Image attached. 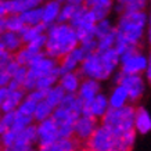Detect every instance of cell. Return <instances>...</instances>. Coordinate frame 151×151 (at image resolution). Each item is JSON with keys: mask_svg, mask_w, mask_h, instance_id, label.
<instances>
[{"mask_svg": "<svg viewBox=\"0 0 151 151\" xmlns=\"http://www.w3.org/2000/svg\"><path fill=\"white\" fill-rule=\"evenodd\" d=\"M116 42L114 49L119 55L130 47H140L147 31V11H124L115 24Z\"/></svg>", "mask_w": 151, "mask_h": 151, "instance_id": "obj_1", "label": "cell"}, {"mask_svg": "<svg viewBox=\"0 0 151 151\" xmlns=\"http://www.w3.org/2000/svg\"><path fill=\"white\" fill-rule=\"evenodd\" d=\"M79 45L78 35L68 22H55L46 29L45 54L54 60H60Z\"/></svg>", "mask_w": 151, "mask_h": 151, "instance_id": "obj_2", "label": "cell"}, {"mask_svg": "<svg viewBox=\"0 0 151 151\" xmlns=\"http://www.w3.org/2000/svg\"><path fill=\"white\" fill-rule=\"evenodd\" d=\"M136 107L129 103L122 108H108L101 118V125H104L114 133L115 136L133 130V118Z\"/></svg>", "mask_w": 151, "mask_h": 151, "instance_id": "obj_3", "label": "cell"}, {"mask_svg": "<svg viewBox=\"0 0 151 151\" xmlns=\"http://www.w3.org/2000/svg\"><path fill=\"white\" fill-rule=\"evenodd\" d=\"M69 25L75 29V32L78 35L79 42L87 40V39H93L94 37V24L96 18L93 15L92 10L86 7V6H76L75 13H73L72 18L69 19Z\"/></svg>", "mask_w": 151, "mask_h": 151, "instance_id": "obj_4", "label": "cell"}, {"mask_svg": "<svg viewBox=\"0 0 151 151\" xmlns=\"http://www.w3.org/2000/svg\"><path fill=\"white\" fill-rule=\"evenodd\" d=\"M119 57V71L125 75H143L148 65V57L140 47H130Z\"/></svg>", "mask_w": 151, "mask_h": 151, "instance_id": "obj_5", "label": "cell"}, {"mask_svg": "<svg viewBox=\"0 0 151 151\" xmlns=\"http://www.w3.org/2000/svg\"><path fill=\"white\" fill-rule=\"evenodd\" d=\"M78 72L81 73L82 78H90L94 81H99V82L111 78V75L107 72V69L104 68V65L101 63L100 54L97 51L85 57V60L79 65Z\"/></svg>", "mask_w": 151, "mask_h": 151, "instance_id": "obj_6", "label": "cell"}, {"mask_svg": "<svg viewBox=\"0 0 151 151\" xmlns=\"http://www.w3.org/2000/svg\"><path fill=\"white\" fill-rule=\"evenodd\" d=\"M51 118L54 119V122L57 124L60 139L73 137V124H75V119L78 118V115L58 105L53 110Z\"/></svg>", "mask_w": 151, "mask_h": 151, "instance_id": "obj_7", "label": "cell"}, {"mask_svg": "<svg viewBox=\"0 0 151 151\" xmlns=\"http://www.w3.org/2000/svg\"><path fill=\"white\" fill-rule=\"evenodd\" d=\"M115 134L111 132L110 129L104 126V125H99L96 130L93 132V134L87 139V142L85 143L86 147L92 148L94 151H110L114 143Z\"/></svg>", "mask_w": 151, "mask_h": 151, "instance_id": "obj_8", "label": "cell"}, {"mask_svg": "<svg viewBox=\"0 0 151 151\" xmlns=\"http://www.w3.org/2000/svg\"><path fill=\"white\" fill-rule=\"evenodd\" d=\"M121 85L126 89L129 96V103H136L146 93V79L143 75H125L121 79Z\"/></svg>", "mask_w": 151, "mask_h": 151, "instance_id": "obj_9", "label": "cell"}, {"mask_svg": "<svg viewBox=\"0 0 151 151\" xmlns=\"http://www.w3.org/2000/svg\"><path fill=\"white\" fill-rule=\"evenodd\" d=\"M97 126H99V119H94L85 114L78 115L73 124V137L79 143H86Z\"/></svg>", "mask_w": 151, "mask_h": 151, "instance_id": "obj_10", "label": "cell"}, {"mask_svg": "<svg viewBox=\"0 0 151 151\" xmlns=\"http://www.w3.org/2000/svg\"><path fill=\"white\" fill-rule=\"evenodd\" d=\"M36 137L37 146H45V144H50V143L58 140V128H57V124L54 122V119L47 118L43 119L40 122H36Z\"/></svg>", "mask_w": 151, "mask_h": 151, "instance_id": "obj_11", "label": "cell"}, {"mask_svg": "<svg viewBox=\"0 0 151 151\" xmlns=\"http://www.w3.org/2000/svg\"><path fill=\"white\" fill-rule=\"evenodd\" d=\"M110 105H108V99L104 93H99L94 99H92L87 103H83V110L82 114L89 115L94 119H101L104 114L108 111Z\"/></svg>", "mask_w": 151, "mask_h": 151, "instance_id": "obj_12", "label": "cell"}, {"mask_svg": "<svg viewBox=\"0 0 151 151\" xmlns=\"http://www.w3.org/2000/svg\"><path fill=\"white\" fill-rule=\"evenodd\" d=\"M85 53L83 50L79 47V45L73 50H71L69 53L61 57L58 60V68H60V72L64 73V72H72V71H78L79 65L85 60Z\"/></svg>", "mask_w": 151, "mask_h": 151, "instance_id": "obj_13", "label": "cell"}, {"mask_svg": "<svg viewBox=\"0 0 151 151\" xmlns=\"http://www.w3.org/2000/svg\"><path fill=\"white\" fill-rule=\"evenodd\" d=\"M61 4H63L61 0H45L40 4L42 22L45 25H47V27L57 22Z\"/></svg>", "mask_w": 151, "mask_h": 151, "instance_id": "obj_14", "label": "cell"}, {"mask_svg": "<svg viewBox=\"0 0 151 151\" xmlns=\"http://www.w3.org/2000/svg\"><path fill=\"white\" fill-rule=\"evenodd\" d=\"M100 92H101V86L99 81H94V79L90 78H82V82L79 85L76 96L81 99L82 103H87L92 99H94Z\"/></svg>", "mask_w": 151, "mask_h": 151, "instance_id": "obj_15", "label": "cell"}, {"mask_svg": "<svg viewBox=\"0 0 151 151\" xmlns=\"http://www.w3.org/2000/svg\"><path fill=\"white\" fill-rule=\"evenodd\" d=\"M82 82V76L78 71H72V72H64L60 75L58 78V85L64 93H68V94H76L79 89V85Z\"/></svg>", "mask_w": 151, "mask_h": 151, "instance_id": "obj_16", "label": "cell"}, {"mask_svg": "<svg viewBox=\"0 0 151 151\" xmlns=\"http://www.w3.org/2000/svg\"><path fill=\"white\" fill-rule=\"evenodd\" d=\"M133 130L139 133V134H146V133H148L151 130V115L143 107H139L134 111Z\"/></svg>", "mask_w": 151, "mask_h": 151, "instance_id": "obj_17", "label": "cell"}, {"mask_svg": "<svg viewBox=\"0 0 151 151\" xmlns=\"http://www.w3.org/2000/svg\"><path fill=\"white\" fill-rule=\"evenodd\" d=\"M27 92L22 87L19 89H14V90H9L7 96L3 100L1 105H0V112H10V111H15L18 108V105L21 104V101L24 100Z\"/></svg>", "mask_w": 151, "mask_h": 151, "instance_id": "obj_18", "label": "cell"}, {"mask_svg": "<svg viewBox=\"0 0 151 151\" xmlns=\"http://www.w3.org/2000/svg\"><path fill=\"white\" fill-rule=\"evenodd\" d=\"M15 143L14 146L18 147H33L37 142L36 137V125L32 124L21 130H15Z\"/></svg>", "mask_w": 151, "mask_h": 151, "instance_id": "obj_19", "label": "cell"}, {"mask_svg": "<svg viewBox=\"0 0 151 151\" xmlns=\"http://www.w3.org/2000/svg\"><path fill=\"white\" fill-rule=\"evenodd\" d=\"M79 147V142L75 137L58 139L50 144L37 146L36 151H75Z\"/></svg>", "mask_w": 151, "mask_h": 151, "instance_id": "obj_20", "label": "cell"}, {"mask_svg": "<svg viewBox=\"0 0 151 151\" xmlns=\"http://www.w3.org/2000/svg\"><path fill=\"white\" fill-rule=\"evenodd\" d=\"M107 99H108L110 108H122V107L129 104L128 92L121 83H118V85H115L112 87L110 96H107Z\"/></svg>", "mask_w": 151, "mask_h": 151, "instance_id": "obj_21", "label": "cell"}, {"mask_svg": "<svg viewBox=\"0 0 151 151\" xmlns=\"http://www.w3.org/2000/svg\"><path fill=\"white\" fill-rule=\"evenodd\" d=\"M136 134L137 133L134 130H129L126 133L115 136L110 151H132L134 142H136Z\"/></svg>", "mask_w": 151, "mask_h": 151, "instance_id": "obj_22", "label": "cell"}, {"mask_svg": "<svg viewBox=\"0 0 151 151\" xmlns=\"http://www.w3.org/2000/svg\"><path fill=\"white\" fill-rule=\"evenodd\" d=\"M0 45L3 46V49L6 51H9L11 54H14L15 51H18L24 46V43L18 33L10 32V31H4L3 33H0Z\"/></svg>", "mask_w": 151, "mask_h": 151, "instance_id": "obj_23", "label": "cell"}, {"mask_svg": "<svg viewBox=\"0 0 151 151\" xmlns=\"http://www.w3.org/2000/svg\"><path fill=\"white\" fill-rule=\"evenodd\" d=\"M100 54V58H101V63L104 65V68L107 69V72L112 75V73L119 68V54L116 53L114 47L110 49V50H105V51H97Z\"/></svg>", "mask_w": 151, "mask_h": 151, "instance_id": "obj_24", "label": "cell"}, {"mask_svg": "<svg viewBox=\"0 0 151 151\" xmlns=\"http://www.w3.org/2000/svg\"><path fill=\"white\" fill-rule=\"evenodd\" d=\"M112 7H114V0H97L90 7V10H92L96 21H100L104 18H110V14L112 13Z\"/></svg>", "mask_w": 151, "mask_h": 151, "instance_id": "obj_25", "label": "cell"}, {"mask_svg": "<svg viewBox=\"0 0 151 151\" xmlns=\"http://www.w3.org/2000/svg\"><path fill=\"white\" fill-rule=\"evenodd\" d=\"M46 29H47V25H45L43 22L37 24V25H33V27L25 25L18 32V35H19V37H21V40H22L24 45H27V43H29L31 40H33L35 37H37L39 35L46 33Z\"/></svg>", "mask_w": 151, "mask_h": 151, "instance_id": "obj_26", "label": "cell"}, {"mask_svg": "<svg viewBox=\"0 0 151 151\" xmlns=\"http://www.w3.org/2000/svg\"><path fill=\"white\" fill-rule=\"evenodd\" d=\"M45 0H10V14H21L25 10L39 7Z\"/></svg>", "mask_w": 151, "mask_h": 151, "instance_id": "obj_27", "label": "cell"}, {"mask_svg": "<svg viewBox=\"0 0 151 151\" xmlns=\"http://www.w3.org/2000/svg\"><path fill=\"white\" fill-rule=\"evenodd\" d=\"M61 107H64L67 110H69L71 112L76 115H81L82 114V110H83V103L81 101L76 94H68V93H65V96L63 97V100L60 103Z\"/></svg>", "mask_w": 151, "mask_h": 151, "instance_id": "obj_28", "label": "cell"}, {"mask_svg": "<svg viewBox=\"0 0 151 151\" xmlns=\"http://www.w3.org/2000/svg\"><path fill=\"white\" fill-rule=\"evenodd\" d=\"M19 18L22 19L24 25H28V27H33V25H37V24L42 22V11H40V6L39 7H33V9L25 10L21 14H18Z\"/></svg>", "mask_w": 151, "mask_h": 151, "instance_id": "obj_29", "label": "cell"}, {"mask_svg": "<svg viewBox=\"0 0 151 151\" xmlns=\"http://www.w3.org/2000/svg\"><path fill=\"white\" fill-rule=\"evenodd\" d=\"M61 72L55 71V72H51L49 75H43V76H39L36 79V85H35V89H40V90H49L50 87L55 86L57 82H58V78Z\"/></svg>", "mask_w": 151, "mask_h": 151, "instance_id": "obj_30", "label": "cell"}, {"mask_svg": "<svg viewBox=\"0 0 151 151\" xmlns=\"http://www.w3.org/2000/svg\"><path fill=\"white\" fill-rule=\"evenodd\" d=\"M53 107L50 104H47L45 100L36 103V107H35V111H33V122H40L43 119L50 118L51 114H53Z\"/></svg>", "mask_w": 151, "mask_h": 151, "instance_id": "obj_31", "label": "cell"}, {"mask_svg": "<svg viewBox=\"0 0 151 151\" xmlns=\"http://www.w3.org/2000/svg\"><path fill=\"white\" fill-rule=\"evenodd\" d=\"M65 96L64 90L58 86V85H55V86L50 87L49 90H46V96H45V101H46L47 104H50L53 108L55 107H58L61 100H63V97Z\"/></svg>", "mask_w": 151, "mask_h": 151, "instance_id": "obj_32", "label": "cell"}, {"mask_svg": "<svg viewBox=\"0 0 151 151\" xmlns=\"http://www.w3.org/2000/svg\"><path fill=\"white\" fill-rule=\"evenodd\" d=\"M40 53H42V51H40ZM36 54H37V53H33V51H31L27 46H22L18 51H15V53H14L13 57H14V60H15V61H17L19 65L28 67V65L32 63L33 57H35Z\"/></svg>", "mask_w": 151, "mask_h": 151, "instance_id": "obj_33", "label": "cell"}, {"mask_svg": "<svg viewBox=\"0 0 151 151\" xmlns=\"http://www.w3.org/2000/svg\"><path fill=\"white\" fill-rule=\"evenodd\" d=\"M114 28H115V25L110 18H104V19H100V21H96V24H94V29H93L94 37L99 39V37L105 36V35L110 33Z\"/></svg>", "mask_w": 151, "mask_h": 151, "instance_id": "obj_34", "label": "cell"}, {"mask_svg": "<svg viewBox=\"0 0 151 151\" xmlns=\"http://www.w3.org/2000/svg\"><path fill=\"white\" fill-rule=\"evenodd\" d=\"M115 42H116V31L115 28L111 31L110 33H107L105 36L99 37L97 39V49L96 51H105V50H110L115 46Z\"/></svg>", "mask_w": 151, "mask_h": 151, "instance_id": "obj_35", "label": "cell"}, {"mask_svg": "<svg viewBox=\"0 0 151 151\" xmlns=\"http://www.w3.org/2000/svg\"><path fill=\"white\" fill-rule=\"evenodd\" d=\"M4 27H6V31L18 33L25 25H24L22 19L19 18L18 14H9V15L4 17Z\"/></svg>", "mask_w": 151, "mask_h": 151, "instance_id": "obj_36", "label": "cell"}, {"mask_svg": "<svg viewBox=\"0 0 151 151\" xmlns=\"http://www.w3.org/2000/svg\"><path fill=\"white\" fill-rule=\"evenodd\" d=\"M75 9H76V6L71 4V3H63L57 22H69V19L72 18L73 13H75Z\"/></svg>", "mask_w": 151, "mask_h": 151, "instance_id": "obj_37", "label": "cell"}, {"mask_svg": "<svg viewBox=\"0 0 151 151\" xmlns=\"http://www.w3.org/2000/svg\"><path fill=\"white\" fill-rule=\"evenodd\" d=\"M45 45H46V33H42V35H39L37 37H35L33 40H31L24 46H27L33 53H40V51L45 50Z\"/></svg>", "mask_w": 151, "mask_h": 151, "instance_id": "obj_38", "label": "cell"}, {"mask_svg": "<svg viewBox=\"0 0 151 151\" xmlns=\"http://www.w3.org/2000/svg\"><path fill=\"white\" fill-rule=\"evenodd\" d=\"M13 124H14V111L1 112V115H0V134L13 128Z\"/></svg>", "mask_w": 151, "mask_h": 151, "instance_id": "obj_39", "label": "cell"}, {"mask_svg": "<svg viewBox=\"0 0 151 151\" xmlns=\"http://www.w3.org/2000/svg\"><path fill=\"white\" fill-rule=\"evenodd\" d=\"M148 4L150 0H130L125 7V11H146Z\"/></svg>", "mask_w": 151, "mask_h": 151, "instance_id": "obj_40", "label": "cell"}, {"mask_svg": "<svg viewBox=\"0 0 151 151\" xmlns=\"http://www.w3.org/2000/svg\"><path fill=\"white\" fill-rule=\"evenodd\" d=\"M27 96L29 99H32L35 103H39V101L45 100V96H46V90H40V89H33L31 92H27Z\"/></svg>", "mask_w": 151, "mask_h": 151, "instance_id": "obj_41", "label": "cell"}, {"mask_svg": "<svg viewBox=\"0 0 151 151\" xmlns=\"http://www.w3.org/2000/svg\"><path fill=\"white\" fill-rule=\"evenodd\" d=\"M130 0H114V7H112V11H115L116 14H121L125 11V7Z\"/></svg>", "mask_w": 151, "mask_h": 151, "instance_id": "obj_42", "label": "cell"}, {"mask_svg": "<svg viewBox=\"0 0 151 151\" xmlns=\"http://www.w3.org/2000/svg\"><path fill=\"white\" fill-rule=\"evenodd\" d=\"M18 67H19V64H18V63H17V61H15V60H14V57H13V60H11V61H10L9 64L6 65V67H4V68H3V69H4L6 72L9 73L10 76H11V75H13V73L15 72L17 69H18Z\"/></svg>", "mask_w": 151, "mask_h": 151, "instance_id": "obj_43", "label": "cell"}, {"mask_svg": "<svg viewBox=\"0 0 151 151\" xmlns=\"http://www.w3.org/2000/svg\"><path fill=\"white\" fill-rule=\"evenodd\" d=\"M10 14V0H0V17Z\"/></svg>", "mask_w": 151, "mask_h": 151, "instance_id": "obj_44", "label": "cell"}, {"mask_svg": "<svg viewBox=\"0 0 151 151\" xmlns=\"http://www.w3.org/2000/svg\"><path fill=\"white\" fill-rule=\"evenodd\" d=\"M10 81H11V76L6 72L4 69H0V87H7Z\"/></svg>", "mask_w": 151, "mask_h": 151, "instance_id": "obj_45", "label": "cell"}, {"mask_svg": "<svg viewBox=\"0 0 151 151\" xmlns=\"http://www.w3.org/2000/svg\"><path fill=\"white\" fill-rule=\"evenodd\" d=\"M0 151H36L33 147H18V146H13L9 148H1Z\"/></svg>", "mask_w": 151, "mask_h": 151, "instance_id": "obj_46", "label": "cell"}, {"mask_svg": "<svg viewBox=\"0 0 151 151\" xmlns=\"http://www.w3.org/2000/svg\"><path fill=\"white\" fill-rule=\"evenodd\" d=\"M143 78L146 79V82H148L151 85V63H148V65H147V68H146V71L143 72Z\"/></svg>", "mask_w": 151, "mask_h": 151, "instance_id": "obj_47", "label": "cell"}, {"mask_svg": "<svg viewBox=\"0 0 151 151\" xmlns=\"http://www.w3.org/2000/svg\"><path fill=\"white\" fill-rule=\"evenodd\" d=\"M63 3H71L73 6H82L85 3V0H61Z\"/></svg>", "mask_w": 151, "mask_h": 151, "instance_id": "obj_48", "label": "cell"}, {"mask_svg": "<svg viewBox=\"0 0 151 151\" xmlns=\"http://www.w3.org/2000/svg\"><path fill=\"white\" fill-rule=\"evenodd\" d=\"M146 39H147V42H148V45L151 46V28L150 27L147 28V31H146Z\"/></svg>", "mask_w": 151, "mask_h": 151, "instance_id": "obj_49", "label": "cell"}, {"mask_svg": "<svg viewBox=\"0 0 151 151\" xmlns=\"http://www.w3.org/2000/svg\"><path fill=\"white\" fill-rule=\"evenodd\" d=\"M6 31L4 27V17H0V33H3Z\"/></svg>", "mask_w": 151, "mask_h": 151, "instance_id": "obj_50", "label": "cell"}, {"mask_svg": "<svg viewBox=\"0 0 151 151\" xmlns=\"http://www.w3.org/2000/svg\"><path fill=\"white\" fill-rule=\"evenodd\" d=\"M96 1H97V0H85V3H83V6H86V7H89V9H90V7H92V6L94 4Z\"/></svg>", "mask_w": 151, "mask_h": 151, "instance_id": "obj_51", "label": "cell"}, {"mask_svg": "<svg viewBox=\"0 0 151 151\" xmlns=\"http://www.w3.org/2000/svg\"><path fill=\"white\" fill-rule=\"evenodd\" d=\"M148 27L151 28V9H150V11L147 13V28Z\"/></svg>", "mask_w": 151, "mask_h": 151, "instance_id": "obj_52", "label": "cell"}, {"mask_svg": "<svg viewBox=\"0 0 151 151\" xmlns=\"http://www.w3.org/2000/svg\"><path fill=\"white\" fill-rule=\"evenodd\" d=\"M75 151H94V150H92V148H89V147L85 146V147H78Z\"/></svg>", "mask_w": 151, "mask_h": 151, "instance_id": "obj_53", "label": "cell"}, {"mask_svg": "<svg viewBox=\"0 0 151 151\" xmlns=\"http://www.w3.org/2000/svg\"><path fill=\"white\" fill-rule=\"evenodd\" d=\"M147 57H148V63H151V50H150V53H148V55H147Z\"/></svg>", "mask_w": 151, "mask_h": 151, "instance_id": "obj_54", "label": "cell"}, {"mask_svg": "<svg viewBox=\"0 0 151 151\" xmlns=\"http://www.w3.org/2000/svg\"><path fill=\"white\" fill-rule=\"evenodd\" d=\"M0 150H1V142H0Z\"/></svg>", "mask_w": 151, "mask_h": 151, "instance_id": "obj_55", "label": "cell"}, {"mask_svg": "<svg viewBox=\"0 0 151 151\" xmlns=\"http://www.w3.org/2000/svg\"><path fill=\"white\" fill-rule=\"evenodd\" d=\"M150 4H151V0H150Z\"/></svg>", "mask_w": 151, "mask_h": 151, "instance_id": "obj_56", "label": "cell"}, {"mask_svg": "<svg viewBox=\"0 0 151 151\" xmlns=\"http://www.w3.org/2000/svg\"><path fill=\"white\" fill-rule=\"evenodd\" d=\"M0 115H1V112H0Z\"/></svg>", "mask_w": 151, "mask_h": 151, "instance_id": "obj_57", "label": "cell"}]
</instances>
